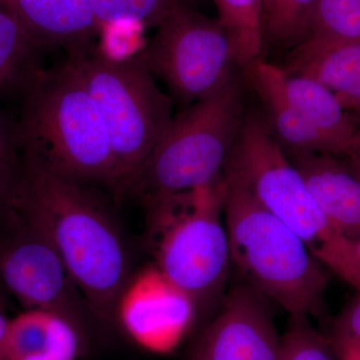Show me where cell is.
<instances>
[{"label":"cell","instance_id":"cell-1","mask_svg":"<svg viewBox=\"0 0 360 360\" xmlns=\"http://www.w3.org/2000/svg\"><path fill=\"white\" fill-rule=\"evenodd\" d=\"M4 217L20 219L44 234L94 319L115 322L118 296L131 276L129 250L110 208L91 184L21 155L20 184Z\"/></svg>","mask_w":360,"mask_h":360},{"label":"cell","instance_id":"cell-2","mask_svg":"<svg viewBox=\"0 0 360 360\" xmlns=\"http://www.w3.org/2000/svg\"><path fill=\"white\" fill-rule=\"evenodd\" d=\"M16 134L21 155L66 176L108 187L113 193L108 130L70 58L45 70L22 99Z\"/></svg>","mask_w":360,"mask_h":360},{"label":"cell","instance_id":"cell-3","mask_svg":"<svg viewBox=\"0 0 360 360\" xmlns=\"http://www.w3.org/2000/svg\"><path fill=\"white\" fill-rule=\"evenodd\" d=\"M224 219L231 265L243 283L295 317H321L328 276L304 243L224 174Z\"/></svg>","mask_w":360,"mask_h":360},{"label":"cell","instance_id":"cell-4","mask_svg":"<svg viewBox=\"0 0 360 360\" xmlns=\"http://www.w3.org/2000/svg\"><path fill=\"white\" fill-rule=\"evenodd\" d=\"M224 172L239 180L265 210L295 232L324 267L360 291L354 241L326 219L258 108L246 110Z\"/></svg>","mask_w":360,"mask_h":360},{"label":"cell","instance_id":"cell-5","mask_svg":"<svg viewBox=\"0 0 360 360\" xmlns=\"http://www.w3.org/2000/svg\"><path fill=\"white\" fill-rule=\"evenodd\" d=\"M246 84L240 68L210 96L182 108L124 196L146 208L221 177L248 110Z\"/></svg>","mask_w":360,"mask_h":360},{"label":"cell","instance_id":"cell-6","mask_svg":"<svg viewBox=\"0 0 360 360\" xmlns=\"http://www.w3.org/2000/svg\"><path fill=\"white\" fill-rule=\"evenodd\" d=\"M66 58L77 65L103 117L112 150L113 194L122 198L169 127L174 101L156 84L143 49L113 60L94 42Z\"/></svg>","mask_w":360,"mask_h":360},{"label":"cell","instance_id":"cell-7","mask_svg":"<svg viewBox=\"0 0 360 360\" xmlns=\"http://www.w3.org/2000/svg\"><path fill=\"white\" fill-rule=\"evenodd\" d=\"M224 174L207 186L144 208L155 265L198 309L221 295L231 267L224 219Z\"/></svg>","mask_w":360,"mask_h":360},{"label":"cell","instance_id":"cell-8","mask_svg":"<svg viewBox=\"0 0 360 360\" xmlns=\"http://www.w3.org/2000/svg\"><path fill=\"white\" fill-rule=\"evenodd\" d=\"M143 52L151 72L182 108L210 96L241 68L224 26L191 6L170 14Z\"/></svg>","mask_w":360,"mask_h":360},{"label":"cell","instance_id":"cell-9","mask_svg":"<svg viewBox=\"0 0 360 360\" xmlns=\"http://www.w3.org/2000/svg\"><path fill=\"white\" fill-rule=\"evenodd\" d=\"M0 283L25 309L65 317L84 335L94 317L58 251L30 225L11 217L0 219Z\"/></svg>","mask_w":360,"mask_h":360},{"label":"cell","instance_id":"cell-10","mask_svg":"<svg viewBox=\"0 0 360 360\" xmlns=\"http://www.w3.org/2000/svg\"><path fill=\"white\" fill-rule=\"evenodd\" d=\"M198 311L193 298L153 264L129 276L116 302L115 321L141 349L167 354L184 341Z\"/></svg>","mask_w":360,"mask_h":360},{"label":"cell","instance_id":"cell-11","mask_svg":"<svg viewBox=\"0 0 360 360\" xmlns=\"http://www.w3.org/2000/svg\"><path fill=\"white\" fill-rule=\"evenodd\" d=\"M269 303L248 284L234 285L186 360H277L281 336Z\"/></svg>","mask_w":360,"mask_h":360},{"label":"cell","instance_id":"cell-12","mask_svg":"<svg viewBox=\"0 0 360 360\" xmlns=\"http://www.w3.org/2000/svg\"><path fill=\"white\" fill-rule=\"evenodd\" d=\"M326 219L352 241L360 239V180L338 155L285 153Z\"/></svg>","mask_w":360,"mask_h":360},{"label":"cell","instance_id":"cell-13","mask_svg":"<svg viewBox=\"0 0 360 360\" xmlns=\"http://www.w3.org/2000/svg\"><path fill=\"white\" fill-rule=\"evenodd\" d=\"M248 84L264 106L265 120L285 153L338 155L335 146L291 103L284 89V70L262 58L243 68Z\"/></svg>","mask_w":360,"mask_h":360},{"label":"cell","instance_id":"cell-14","mask_svg":"<svg viewBox=\"0 0 360 360\" xmlns=\"http://www.w3.org/2000/svg\"><path fill=\"white\" fill-rule=\"evenodd\" d=\"M13 13L39 47L66 54L94 44L101 30L87 0H15Z\"/></svg>","mask_w":360,"mask_h":360},{"label":"cell","instance_id":"cell-15","mask_svg":"<svg viewBox=\"0 0 360 360\" xmlns=\"http://www.w3.org/2000/svg\"><path fill=\"white\" fill-rule=\"evenodd\" d=\"M283 70L316 80L335 94L345 110L360 115V40L302 42L290 51Z\"/></svg>","mask_w":360,"mask_h":360},{"label":"cell","instance_id":"cell-16","mask_svg":"<svg viewBox=\"0 0 360 360\" xmlns=\"http://www.w3.org/2000/svg\"><path fill=\"white\" fill-rule=\"evenodd\" d=\"M84 335L60 315L25 309L9 319L1 360H79Z\"/></svg>","mask_w":360,"mask_h":360},{"label":"cell","instance_id":"cell-17","mask_svg":"<svg viewBox=\"0 0 360 360\" xmlns=\"http://www.w3.org/2000/svg\"><path fill=\"white\" fill-rule=\"evenodd\" d=\"M284 89L303 117L331 142L338 155H345L359 129L354 115L342 108L333 92L312 78L284 71Z\"/></svg>","mask_w":360,"mask_h":360},{"label":"cell","instance_id":"cell-18","mask_svg":"<svg viewBox=\"0 0 360 360\" xmlns=\"http://www.w3.org/2000/svg\"><path fill=\"white\" fill-rule=\"evenodd\" d=\"M41 51L16 16L0 6V99L22 101L45 70Z\"/></svg>","mask_w":360,"mask_h":360},{"label":"cell","instance_id":"cell-19","mask_svg":"<svg viewBox=\"0 0 360 360\" xmlns=\"http://www.w3.org/2000/svg\"><path fill=\"white\" fill-rule=\"evenodd\" d=\"M219 22L231 34L241 68L262 58L264 0H212Z\"/></svg>","mask_w":360,"mask_h":360},{"label":"cell","instance_id":"cell-20","mask_svg":"<svg viewBox=\"0 0 360 360\" xmlns=\"http://www.w3.org/2000/svg\"><path fill=\"white\" fill-rule=\"evenodd\" d=\"M316 0H264L262 37L264 42L290 49L309 37Z\"/></svg>","mask_w":360,"mask_h":360},{"label":"cell","instance_id":"cell-21","mask_svg":"<svg viewBox=\"0 0 360 360\" xmlns=\"http://www.w3.org/2000/svg\"><path fill=\"white\" fill-rule=\"evenodd\" d=\"M357 40H360V0H316L304 41L338 44Z\"/></svg>","mask_w":360,"mask_h":360},{"label":"cell","instance_id":"cell-22","mask_svg":"<svg viewBox=\"0 0 360 360\" xmlns=\"http://www.w3.org/2000/svg\"><path fill=\"white\" fill-rule=\"evenodd\" d=\"M101 25L134 21L144 28L156 27L170 14L191 6V0H87Z\"/></svg>","mask_w":360,"mask_h":360},{"label":"cell","instance_id":"cell-23","mask_svg":"<svg viewBox=\"0 0 360 360\" xmlns=\"http://www.w3.org/2000/svg\"><path fill=\"white\" fill-rule=\"evenodd\" d=\"M330 343L315 330L309 317L290 316L285 333L281 336L277 360H335Z\"/></svg>","mask_w":360,"mask_h":360},{"label":"cell","instance_id":"cell-24","mask_svg":"<svg viewBox=\"0 0 360 360\" xmlns=\"http://www.w3.org/2000/svg\"><path fill=\"white\" fill-rule=\"evenodd\" d=\"M21 172L16 122L0 111V217L13 200Z\"/></svg>","mask_w":360,"mask_h":360},{"label":"cell","instance_id":"cell-25","mask_svg":"<svg viewBox=\"0 0 360 360\" xmlns=\"http://www.w3.org/2000/svg\"><path fill=\"white\" fill-rule=\"evenodd\" d=\"M328 340L338 360H360V291L333 319Z\"/></svg>","mask_w":360,"mask_h":360},{"label":"cell","instance_id":"cell-26","mask_svg":"<svg viewBox=\"0 0 360 360\" xmlns=\"http://www.w3.org/2000/svg\"><path fill=\"white\" fill-rule=\"evenodd\" d=\"M143 27L134 21H117L101 25L99 49L106 58L124 60L143 49Z\"/></svg>","mask_w":360,"mask_h":360},{"label":"cell","instance_id":"cell-27","mask_svg":"<svg viewBox=\"0 0 360 360\" xmlns=\"http://www.w3.org/2000/svg\"><path fill=\"white\" fill-rule=\"evenodd\" d=\"M8 317L6 316V311L0 310V360H1L2 352H4V342H6L7 328L9 323Z\"/></svg>","mask_w":360,"mask_h":360},{"label":"cell","instance_id":"cell-28","mask_svg":"<svg viewBox=\"0 0 360 360\" xmlns=\"http://www.w3.org/2000/svg\"><path fill=\"white\" fill-rule=\"evenodd\" d=\"M343 160L352 174L360 180V155H343Z\"/></svg>","mask_w":360,"mask_h":360},{"label":"cell","instance_id":"cell-29","mask_svg":"<svg viewBox=\"0 0 360 360\" xmlns=\"http://www.w3.org/2000/svg\"><path fill=\"white\" fill-rule=\"evenodd\" d=\"M345 155H360V127L357 129Z\"/></svg>","mask_w":360,"mask_h":360},{"label":"cell","instance_id":"cell-30","mask_svg":"<svg viewBox=\"0 0 360 360\" xmlns=\"http://www.w3.org/2000/svg\"><path fill=\"white\" fill-rule=\"evenodd\" d=\"M6 295H4V288H2L1 283H0V310L1 311H6V297H4Z\"/></svg>","mask_w":360,"mask_h":360},{"label":"cell","instance_id":"cell-31","mask_svg":"<svg viewBox=\"0 0 360 360\" xmlns=\"http://www.w3.org/2000/svg\"><path fill=\"white\" fill-rule=\"evenodd\" d=\"M14 2H15V0H0V6L6 7V8L13 13Z\"/></svg>","mask_w":360,"mask_h":360},{"label":"cell","instance_id":"cell-32","mask_svg":"<svg viewBox=\"0 0 360 360\" xmlns=\"http://www.w3.org/2000/svg\"><path fill=\"white\" fill-rule=\"evenodd\" d=\"M354 245L355 252H356L357 259H359L360 264V239H359V240L354 241Z\"/></svg>","mask_w":360,"mask_h":360}]
</instances>
